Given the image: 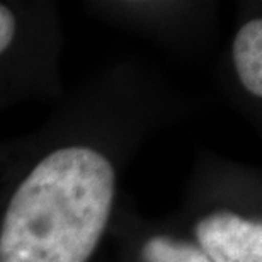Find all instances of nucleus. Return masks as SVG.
Segmentation results:
<instances>
[{"mask_svg":"<svg viewBox=\"0 0 262 262\" xmlns=\"http://www.w3.org/2000/svg\"><path fill=\"white\" fill-rule=\"evenodd\" d=\"M116 169L92 146L53 150L14 191L0 225V262H87L106 232Z\"/></svg>","mask_w":262,"mask_h":262,"instance_id":"1","label":"nucleus"},{"mask_svg":"<svg viewBox=\"0 0 262 262\" xmlns=\"http://www.w3.org/2000/svg\"><path fill=\"white\" fill-rule=\"evenodd\" d=\"M199 249L211 262H262V225L232 211H214L196 225Z\"/></svg>","mask_w":262,"mask_h":262,"instance_id":"2","label":"nucleus"},{"mask_svg":"<svg viewBox=\"0 0 262 262\" xmlns=\"http://www.w3.org/2000/svg\"><path fill=\"white\" fill-rule=\"evenodd\" d=\"M233 63L238 80L255 97L262 96V20L252 19L233 39Z\"/></svg>","mask_w":262,"mask_h":262,"instance_id":"3","label":"nucleus"},{"mask_svg":"<svg viewBox=\"0 0 262 262\" xmlns=\"http://www.w3.org/2000/svg\"><path fill=\"white\" fill-rule=\"evenodd\" d=\"M145 262H211L198 245L170 237H151L143 245Z\"/></svg>","mask_w":262,"mask_h":262,"instance_id":"4","label":"nucleus"},{"mask_svg":"<svg viewBox=\"0 0 262 262\" xmlns=\"http://www.w3.org/2000/svg\"><path fill=\"white\" fill-rule=\"evenodd\" d=\"M15 36V17L7 5L0 4V55L9 50Z\"/></svg>","mask_w":262,"mask_h":262,"instance_id":"5","label":"nucleus"}]
</instances>
